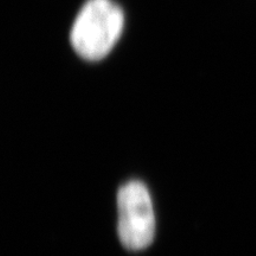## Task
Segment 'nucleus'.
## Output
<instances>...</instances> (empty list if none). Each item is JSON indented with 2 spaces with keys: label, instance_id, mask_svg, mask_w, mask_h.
Listing matches in <instances>:
<instances>
[{
  "label": "nucleus",
  "instance_id": "obj_2",
  "mask_svg": "<svg viewBox=\"0 0 256 256\" xmlns=\"http://www.w3.org/2000/svg\"><path fill=\"white\" fill-rule=\"evenodd\" d=\"M118 232L124 248L139 252L152 244L156 215L148 188L142 182L124 184L118 194Z\"/></svg>",
  "mask_w": 256,
  "mask_h": 256
},
{
  "label": "nucleus",
  "instance_id": "obj_1",
  "mask_svg": "<svg viewBox=\"0 0 256 256\" xmlns=\"http://www.w3.org/2000/svg\"><path fill=\"white\" fill-rule=\"evenodd\" d=\"M124 28V11L113 0H88L74 22L70 43L83 60L98 62L112 52Z\"/></svg>",
  "mask_w": 256,
  "mask_h": 256
}]
</instances>
